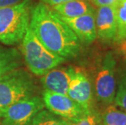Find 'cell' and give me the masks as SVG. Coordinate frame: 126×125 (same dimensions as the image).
Instances as JSON below:
<instances>
[{"mask_svg":"<svg viewBox=\"0 0 126 125\" xmlns=\"http://www.w3.org/2000/svg\"><path fill=\"white\" fill-rule=\"evenodd\" d=\"M29 27L49 51L63 58L75 57L81 42L71 28L52 7L39 2L32 6Z\"/></svg>","mask_w":126,"mask_h":125,"instance_id":"6da1fadb","label":"cell"},{"mask_svg":"<svg viewBox=\"0 0 126 125\" xmlns=\"http://www.w3.org/2000/svg\"><path fill=\"white\" fill-rule=\"evenodd\" d=\"M32 0L0 8V42L12 46L23 39L29 26Z\"/></svg>","mask_w":126,"mask_h":125,"instance_id":"7a4b0ae2","label":"cell"},{"mask_svg":"<svg viewBox=\"0 0 126 125\" xmlns=\"http://www.w3.org/2000/svg\"><path fill=\"white\" fill-rule=\"evenodd\" d=\"M21 52L28 68L36 76H43L66 59L49 51L29 26L21 40Z\"/></svg>","mask_w":126,"mask_h":125,"instance_id":"3957f363","label":"cell"},{"mask_svg":"<svg viewBox=\"0 0 126 125\" xmlns=\"http://www.w3.org/2000/svg\"><path fill=\"white\" fill-rule=\"evenodd\" d=\"M34 83L24 69H14L0 76V111L33 96Z\"/></svg>","mask_w":126,"mask_h":125,"instance_id":"277c9868","label":"cell"},{"mask_svg":"<svg viewBox=\"0 0 126 125\" xmlns=\"http://www.w3.org/2000/svg\"><path fill=\"white\" fill-rule=\"evenodd\" d=\"M42 98L33 96L14 103L0 111L1 125H30L32 120L44 108Z\"/></svg>","mask_w":126,"mask_h":125,"instance_id":"5b68a950","label":"cell"},{"mask_svg":"<svg viewBox=\"0 0 126 125\" xmlns=\"http://www.w3.org/2000/svg\"><path fill=\"white\" fill-rule=\"evenodd\" d=\"M42 100L48 111L70 122L79 120L90 112L67 95L55 94L48 90L43 91Z\"/></svg>","mask_w":126,"mask_h":125,"instance_id":"8992f818","label":"cell"},{"mask_svg":"<svg viewBox=\"0 0 126 125\" xmlns=\"http://www.w3.org/2000/svg\"><path fill=\"white\" fill-rule=\"evenodd\" d=\"M116 60L111 53L103 58V63L95 78V92L98 99L104 103H111L116 94Z\"/></svg>","mask_w":126,"mask_h":125,"instance_id":"52a82bcc","label":"cell"},{"mask_svg":"<svg viewBox=\"0 0 126 125\" xmlns=\"http://www.w3.org/2000/svg\"><path fill=\"white\" fill-rule=\"evenodd\" d=\"M67 96L81 105L86 111H91V83L87 76L79 69L73 68Z\"/></svg>","mask_w":126,"mask_h":125,"instance_id":"ba28073f","label":"cell"},{"mask_svg":"<svg viewBox=\"0 0 126 125\" xmlns=\"http://www.w3.org/2000/svg\"><path fill=\"white\" fill-rule=\"evenodd\" d=\"M95 26L100 39L105 42L116 41L118 32L116 7H99L95 12Z\"/></svg>","mask_w":126,"mask_h":125,"instance_id":"9c48e42d","label":"cell"},{"mask_svg":"<svg viewBox=\"0 0 126 125\" xmlns=\"http://www.w3.org/2000/svg\"><path fill=\"white\" fill-rule=\"evenodd\" d=\"M61 17L82 43L90 44L95 40L97 37L95 26V11L74 18Z\"/></svg>","mask_w":126,"mask_h":125,"instance_id":"30bf717a","label":"cell"},{"mask_svg":"<svg viewBox=\"0 0 126 125\" xmlns=\"http://www.w3.org/2000/svg\"><path fill=\"white\" fill-rule=\"evenodd\" d=\"M73 68H53L42 76L41 81L45 90L67 95Z\"/></svg>","mask_w":126,"mask_h":125,"instance_id":"8fae6325","label":"cell"},{"mask_svg":"<svg viewBox=\"0 0 126 125\" xmlns=\"http://www.w3.org/2000/svg\"><path fill=\"white\" fill-rule=\"evenodd\" d=\"M52 9L63 17L74 18L94 12V9L86 0H72L52 6Z\"/></svg>","mask_w":126,"mask_h":125,"instance_id":"7c38bea8","label":"cell"},{"mask_svg":"<svg viewBox=\"0 0 126 125\" xmlns=\"http://www.w3.org/2000/svg\"><path fill=\"white\" fill-rule=\"evenodd\" d=\"M20 56L17 50L0 46V76L19 68Z\"/></svg>","mask_w":126,"mask_h":125,"instance_id":"4fadbf2b","label":"cell"},{"mask_svg":"<svg viewBox=\"0 0 126 125\" xmlns=\"http://www.w3.org/2000/svg\"><path fill=\"white\" fill-rule=\"evenodd\" d=\"M70 121L56 115L49 111H40L32 120L30 125H70Z\"/></svg>","mask_w":126,"mask_h":125,"instance_id":"5bb4252c","label":"cell"},{"mask_svg":"<svg viewBox=\"0 0 126 125\" xmlns=\"http://www.w3.org/2000/svg\"><path fill=\"white\" fill-rule=\"evenodd\" d=\"M103 125H126V111L115 106H109L102 115Z\"/></svg>","mask_w":126,"mask_h":125,"instance_id":"9a60e30c","label":"cell"},{"mask_svg":"<svg viewBox=\"0 0 126 125\" xmlns=\"http://www.w3.org/2000/svg\"><path fill=\"white\" fill-rule=\"evenodd\" d=\"M116 105L126 111V72L120 81L117 93L115 96Z\"/></svg>","mask_w":126,"mask_h":125,"instance_id":"2e32d148","label":"cell"},{"mask_svg":"<svg viewBox=\"0 0 126 125\" xmlns=\"http://www.w3.org/2000/svg\"><path fill=\"white\" fill-rule=\"evenodd\" d=\"M115 7L118 30L126 28V0H120Z\"/></svg>","mask_w":126,"mask_h":125,"instance_id":"e0dca14e","label":"cell"},{"mask_svg":"<svg viewBox=\"0 0 126 125\" xmlns=\"http://www.w3.org/2000/svg\"><path fill=\"white\" fill-rule=\"evenodd\" d=\"M70 125H97L100 123V118L98 115L90 111L83 118L76 122H70Z\"/></svg>","mask_w":126,"mask_h":125,"instance_id":"ac0fdd59","label":"cell"},{"mask_svg":"<svg viewBox=\"0 0 126 125\" xmlns=\"http://www.w3.org/2000/svg\"><path fill=\"white\" fill-rule=\"evenodd\" d=\"M116 41L121 42V50L126 54V28L118 30Z\"/></svg>","mask_w":126,"mask_h":125,"instance_id":"d6986e66","label":"cell"},{"mask_svg":"<svg viewBox=\"0 0 126 125\" xmlns=\"http://www.w3.org/2000/svg\"><path fill=\"white\" fill-rule=\"evenodd\" d=\"M92 2L97 7L115 6L120 0H91Z\"/></svg>","mask_w":126,"mask_h":125,"instance_id":"ffe728a7","label":"cell"},{"mask_svg":"<svg viewBox=\"0 0 126 125\" xmlns=\"http://www.w3.org/2000/svg\"><path fill=\"white\" fill-rule=\"evenodd\" d=\"M24 0H0V8L15 6Z\"/></svg>","mask_w":126,"mask_h":125,"instance_id":"44dd1931","label":"cell"},{"mask_svg":"<svg viewBox=\"0 0 126 125\" xmlns=\"http://www.w3.org/2000/svg\"><path fill=\"white\" fill-rule=\"evenodd\" d=\"M69 1H72V0H41L42 2H43V3L47 5H49L50 7L60 4V3H63V2H69Z\"/></svg>","mask_w":126,"mask_h":125,"instance_id":"7402d4cb","label":"cell"},{"mask_svg":"<svg viewBox=\"0 0 126 125\" xmlns=\"http://www.w3.org/2000/svg\"><path fill=\"white\" fill-rule=\"evenodd\" d=\"M97 125H103V124H100V123H99V124H98Z\"/></svg>","mask_w":126,"mask_h":125,"instance_id":"603a6c76","label":"cell"}]
</instances>
